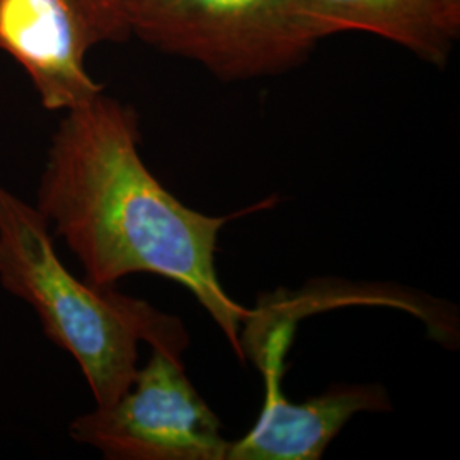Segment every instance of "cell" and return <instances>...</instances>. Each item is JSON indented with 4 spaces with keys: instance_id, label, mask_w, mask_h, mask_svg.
I'll use <instances>...</instances> for the list:
<instances>
[{
    "instance_id": "6da1fadb",
    "label": "cell",
    "mask_w": 460,
    "mask_h": 460,
    "mask_svg": "<svg viewBox=\"0 0 460 460\" xmlns=\"http://www.w3.org/2000/svg\"><path fill=\"white\" fill-rule=\"evenodd\" d=\"M132 106L101 93L66 111L51 138L36 208L83 264L84 279L115 287L135 273L172 279L212 315L243 360L241 326L254 311L234 302L217 268V239L235 215L186 207L140 155Z\"/></svg>"
},
{
    "instance_id": "7a4b0ae2",
    "label": "cell",
    "mask_w": 460,
    "mask_h": 460,
    "mask_svg": "<svg viewBox=\"0 0 460 460\" xmlns=\"http://www.w3.org/2000/svg\"><path fill=\"white\" fill-rule=\"evenodd\" d=\"M0 285L28 302L49 341L75 358L98 406L130 387L140 341L180 357L190 345L176 315L74 277L55 251L47 218L5 188H0Z\"/></svg>"
},
{
    "instance_id": "3957f363",
    "label": "cell",
    "mask_w": 460,
    "mask_h": 460,
    "mask_svg": "<svg viewBox=\"0 0 460 460\" xmlns=\"http://www.w3.org/2000/svg\"><path fill=\"white\" fill-rule=\"evenodd\" d=\"M125 16L130 36L222 81L277 75L314 49L296 28L292 0H125Z\"/></svg>"
},
{
    "instance_id": "277c9868",
    "label": "cell",
    "mask_w": 460,
    "mask_h": 460,
    "mask_svg": "<svg viewBox=\"0 0 460 460\" xmlns=\"http://www.w3.org/2000/svg\"><path fill=\"white\" fill-rule=\"evenodd\" d=\"M70 437L111 460H227L230 447L181 357L164 349H152L116 401L75 418Z\"/></svg>"
},
{
    "instance_id": "5b68a950",
    "label": "cell",
    "mask_w": 460,
    "mask_h": 460,
    "mask_svg": "<svg viewBox=\"0 0 460 460\" xmlns=\"http://www.w3.org/2000/svg\"><path fill=\"white\" fill-rule=\"evenodd\" d=\"M99 45L75 0H0V51L21 66L49 111H70L104 93L85 66Z\"/></svg>"
},
{
    "instance_id": "8992f818",
    "label": "cell",
    "mask_w": 460,
    "mask_h": 460,
    "mask_svg": "<svg viewBox=\"0 0 460 460\" xmlns=\"http://www.w3.org/2000/svg\"><path fill=\"white\" fill-rule=\"evenodd\" d=\"M285 349L268 345L254 355L266 380L263 410L241 440L230 442L227 460H317L358 412L391 411L378 384H338L324 394L292 402L279 389Z\"/></svg>"
},
{
    "instance_id": "52a82bcc",
    "label": "cell",
    "mask_w": 460,
    "mask_h": 460,
    "mask_svg": "<svg viewBox=\"0 0 460 460\" xmlns=\"http://www.w3.org/2000/svg\"><path fill=\"white\" fill-rule=\"evenodd\" d=\"M292 16L313 47L332 34H376L437 66L460 34L435 0H292Z\"/></svg>"
},
{
    "instance_id": "ba28073f",
    "label": "cell",
    "mask_w": 460,
    "mask_h": 460,
    "mask_svg": "<svg viewBox=\"0 0 460 460\" xmlns=\"http://www.w3.org/2000/svg\"><path fill=\"white\" fill-rule=\"evenodd\" d=\"M83 9L98 43H121L130 38L125 0H75Z\"/></svg>"
},
{
    "instance_id": "9c48e42d",
    "label": "cell",
    "mask_w": 460,
    "mask_h": 460,
    "mask_svg": "<svg viewBox=\"0 0 460 460\" xmlns=\"http://www.w3.org/2000/svg\"><path fill=\"white\" fill-rule=\"evenodd\" d=\"M447 17L460 28V0H435Z\"/></svg>"
}]
</instances>
